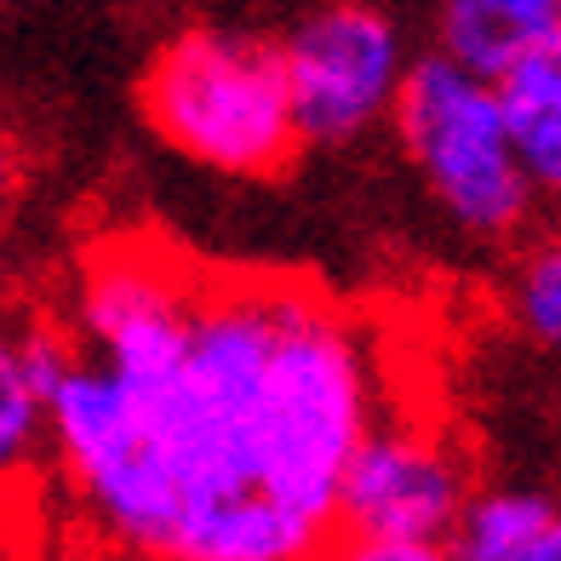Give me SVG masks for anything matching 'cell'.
Listing matches in <instances>:
<instances>
[{"mask_svg":"<svg viewBox=\"0 0 561 561\" xmlns=\"http://www.w3.org/2000/svg\"><path fill=\"white\" fill-rule=\"evenodd\" d=\"M367 424V355L355 344V327L327 310L316 293L280 287L259 413H252L259 499L298 522L316 545H333L339 476Z\"/></svg>","mask_w":561,"mask_h":561,"instance_id":"obj_1","label":"cell"},{"mask_svg":"<svg viewBox=\"0 0 561 561\" xmlns=\"http://www.w3.org/2000/svg\"><path fill=\"white\" fill-rule=\"evenodd\" d=\"M144 115L172 149L229 178H275L304 149L280 46L259 35H178L144 75Z\"/></svg>","mask_w":561,"mask_h":561,"instance_id":"obj_2","label":"cell"},{"mask_svg":"<svg viewBox=\"0 0 561 561\" xmlns=\"http://www.w3.org/2000/svg\"><path fill=\"white\" fill-rule=\"evenodd\" d=\"M390 110H396L407 156L419 161L430 190L442 195V207L470 236L499 241L527 224L539 184L510 149L493 81H481L465 64L436 53V58H419L413 69H401Z\"/></svg>","mask_w":561,"mask_h":561,"instance_id":"obj_3","label":"cell"},{"mask_svg":"<svg viewBox=\"0 0 561 561\" xmlns=\"http://www.w3.org/2000/svg\"><path fill=\"white\" fill-rule=\"evenodd\" d=\"M465 499V470L442 442L367 424L339 476L333 539L362 561H436Z\"/></svg>","mask_w":561,"mask_h":561,"instance_id":"obj_4","label":"cell"},{"mask_svg":"<svg viewBox=\"0 0 561 561\" xmlns=\"http://www.w3.org/2000/svg\"><path fill=\"white\" fill-rule=\"evenodd\" d=\"M298 144H350L396 104L407 46L367 0H327L280 46Z\"/></svg>","mask_w":561,"mask_h":561,"instance_id":"obj_5","label":"cell"},{"mask_svg":"<svg viewBox=\"0 0 561 561\" xmlns=\"http://www.w3.org/2000/svg\"><path fill=\"white\" fill-rule=\"evenodd\" d=\"M493 98L516 161L539 190L561 184V46H527L493 75Z\"/></svg>","mask_w":561,"mask_h":561,"instance_id":"obj_6","label":"cell"},{"mask_svg":"<svg viewBox=\"0 0 561 561\" xmlns=\"http://www.w3.org/2000/svg\"><path fill=\"white\" fill-rule=\"evenodd\" d=\"M527 46H561V0H447L442 53L481 81Z\"/></svg>","mask_w":561,"mask_h":561,"instance_id":"obj_7","label":"cell"},{"mask_svg":"<svg viewBox=\"0 0 561 561\" xmlns=\"http://www.w3.org/2000/svg\"><path fill=\"white\" fill-rule=\"evenodd\" d=\"M447 550L465 561H561L556 499L539 488H499L465 499Z\"/></svg>","mask_w":561,"mask_h":561,"instance_id":"obj_8","label":"cell"},{"mask_svg":"<svg viewBox=\"0 0 561 561\" xmlns=\"http://www.w3.org/2000/svg\"><path fill=\"white\" fill-rule=\"evenodd\" d=\"M41 436H46V401L30 385V373H23L18 333L0 327V499L35 470Z\"/></svg>","mask_w":561,"mask_h":561,"instance_id":"obj_9","label":"cell"},{"mask_svg":"<svg viewBox=\"0 0 561 561\" xmlns=\"http://www.w3.org/2000/svg\"><path fill=\"white\" fill-rule=\"evenodd\" d=\"M516 316L527 327V339L556 344L561 339V252L539 247L522 270V287H516Z\"/></svg>","mask_w":561,"mask_h":561,"instance_id":"obj_10","label":"cell"},{"mask_svg":"<svg viewBox=\"0 0 561 561\" xmlns=\"http://www.w3.org/2000/svg\"><path fill=\"white\" fill-rule=\"evenodd\" d=\"M18 184H23L18 149H12L7 133H0V229H7V218H12V207H18Z\"/></svg>","mask_w":561,"mask_h":561,"instance_id":"obj_11","label":"cell"}]
</instances>
